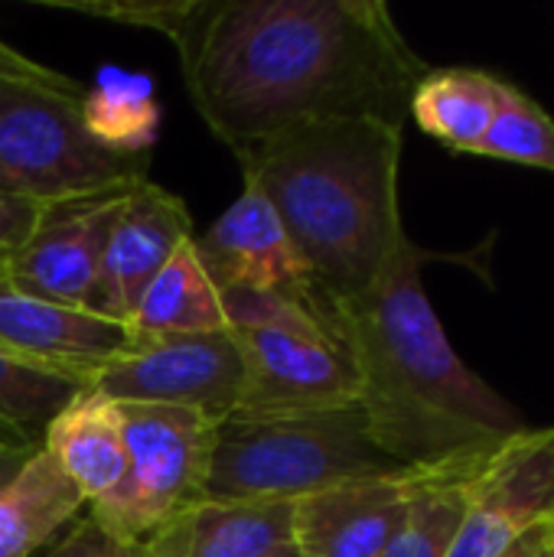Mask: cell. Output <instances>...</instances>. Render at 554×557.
<instances>
[{
	"mask_svg": "<svg viewBox=\"0 0 554 557\" xmlns=\"http://www.w3.org/2000/svg\"><path fill=\"white\" fill-rule=\"evenodd\" d=\"M554 525V428L516 434L477 483L451 557H503Z\"/></svg>",
	"mask_w": 554,
	"mask_h": 557,
	"instance_id": "11",
	"label": "cell"
},
{
	"mask_svg": "<svg viewBox=\"0 0 554 557\" xmlns=\"http://www.w3.org/2000/svg\"><path fill=\"white\" fill-rule=\"evenodd\" d=\"M503 85L506 82L500 75L483 69H428L411 95L408 114L447 150L480 157V147L500 111Z\"/></svg>",
	"mask_w": 554,
	"mask_h": 557,
	"instance_id": "17",
	"label": "cell"
},
{
	"mask_svg": "<svg viewBox=\"0 0 554 557\" xmlns=\"http://www.w3.org/2000/svg\"><path fill=\"white\" fill-rule=\"evenodd\" d=\"M0 346L91 379L131 346L124 323L91 310L49 304L0 284Z\"/></svg>",
	"mask_w": 554,
	"mask_h": 557,
	"instance_id": "14",
	"label": "cell"
},
{
	"mask_svg": "<svg viewBox=\"0 0 554 557\" xmlns=\"http://www.w3.org/2000/svg\"><path fill=\"white\" fill-rule=\"evenodd\" d=\"M242 385L245 366L238 343L229 330H219L157 339L131 336V346L108 362L88 388L114 405H163L196 411L219 428L235 414Z\"/></svg>",
	"mask_w": 554,
	"mask_h": 557,
	"instance_id": "9",
	"label": "cell"
},
{
	"mask_svg": "<svg viewBox=\"0 0 554 557\" xmlns=\"http://www.w3.org/2000/svg\"><path fill=\"white\" fill-rule=\"evenodd\" d=\"M193 248L219 294H304L313 287L278 212L255 189H245L206 235H193Z\"/></svg>",
	"mask_w": 554,
	"mask_h": 557,
	"instance_id": "13",
	"label": "cell"
},
{
	"mask_svg": "<svg viewBox=\"0 0 554 557\" xmlns=\"http://www.w3.org/2000/svg\"><path fill=\"white\" fill-rule=\"evenodd\" d=\"M88 388V379L0 346V441L39 450L46 428Z\"/></svg>",
	"mask_w": 554,
	"mask_h": 557,
	"instance_id": "20",
	"label": "cell"
},
{
	"mask_svg": "<svg viewBox=\"0 0 554 557\" xmlns=\"http://www.w3.org/2000/svg\"><path fill=\"white\" fill-rule=\"evenodd\" d=\"M173 46L199 117L232 153L323 121L405 127L428 75L382 0H199Z\"/></svg>",
	"mask_w": 554,
	"mask_h": 557,
	"instance_id": "1",
	"label": "cell"
},
{
	"mask_svg": "<svg viewBox=\"0 0 554 557\" xmlns=\"http://www.w3.org/2000/svg\"><path fill=\"white\" fill-rule=\"evenodd\" d=\"M127 193L111 189L42 206L29 238L0 258V284L49 304L88 310L98 264Z\"/></svg>",
	"mask_w": 554,
	"mask_h": 557,
	"instance_id": "10",
	"label": "cell"
},
{
	"mask_svg": "<svg viewBox=\"0 0 554 557\" xmlns=\"http://www.w3.org/2000/svg\"><path fill=\"white\" fill-rule=\"evenodd\" d=\"M49 7L59 10H75V13H88V16H104V20H118V23H131V26H147L163 33L170 42L180 39L183 26L189 23V16L196 13L199 0H183V3H91V0H46Z\"/></svg>",
	"mask_w": 554,
	"mask_h": 557,
	"instance_id": "24",
	"label": "cell"
},
{
	"mask_svg": "<svg viewBox=\"0 0 554 557\" xmlns=\"http://www.w3.org/2000/svg\"><path fill=\"white\" fill-rule=\"evenodd\" d=\"M235 157L245 189L278 212L313 290L330 304L369 290L411 242L398 209V124H304Z\"/></svg>",
	"mask_w": 554,
	"mask_h": 557,
	"instance_id": "3",
	"label": "cell"
},
{
	"mask_svg": "<svg viewBox=\"0 0 554 557\" xmlns=\"http://www.w3.org/2000/svg\"><path fill=\"white\" fill-rule=\"evenodd\" d=\"M186 242H193V219L180 196L150 180L131 189L111 225L88 310L127 326L144 290Z\"/></svg>",
	"mask_w": 554,
	"mask_h": 557,
	"instance_id": "12",
	"label": "cell"
},
{
	"mask_svg": "<svg viewBox=\"0 0 554 557\" xmlns=\"http://www.w3.org/2000/svg\"><path fill=\"white\" fill-rule=\"evenodd\" d=\"M127 330L134 339L229 330L222 294L209 281L206 268L199 264L193 242L180 245L176 255L167 261V268L144 290L134 317L127 320Z\"/></svg>",
	"mask_w": 554,
	"mask_h": 557,
	"instance_id": "19",
	"label": "cell"
},
{
	"mask_svg": "<svg viewBox=\"0 0 554 557\" xmlns=\"http://www.w3.org/2000/svg\"><path fill=\"white\" fill-rule=\"evenodd\" d=\"M402 470L372 441L359 405L216 428L196 503H297Z\"/></svg>",
	"mask_w": 554,
	"mask_h": 557,
	"instance_id": "5",
	"label": "cell"
},
{
	"mask_svg": "<svg viewBox=\"0 0 554 557\" xmlns=\"http://www.w3.org/2000/svg\"><path fill=\"white\" fill-rule=\"evenodd\" d=\"M554 535V525H549V529H542V532H535V535H529L526 542H519V545H513L509 552L503 557H535L549 542H552Z\"/></svg>",
	"mask_w": 554,
	"mask_h": 557,
	"instance_id": "28",
	"label": "cell"
},
{
	"mask_svg": "<svg viewBox=\"0 0 554 557\" xmlns=\"http://www.w3.org/2000/svg\"><path fill=\"white\" fill-rule=\"evenodd\" d=\"M509 441V437H506ZM506 441L480 444L441 460L411 463L385 476L356 480L294 503V545L300 557H382L408 509L434 486L487 470Z\"/></svg>",
	"mask_w": 554,
	"mask_h": 557,
	"instance_id": "8",
	"label": "cell"
},
{
	"mask_svg": "<svg viewBox=\"0 0 554 557\" xmlns=\"http://www.w3.org/2000/svg\"><path fill=\"white\" fill-rule=\"evenodd\" d=\"M85 91L0 42V193L56 206L147 183V153L91 137Z\"/></svg>",
	"mask_w": 554,
	"mask_h": 557,
	"instance_id": "4",
	"label": "cell"
},
{
	"mask_svg": "<svg viewBox=\"0 0 554 557\" xmlns=\"http://www.w3.org/2000/svg\"><path fill=\"white\" fill-rule=\"evenodd\" d=\"M127 548L131 542L114 539L91 516H85L69 529V535L49 552V557H127Z\"/></svg>",
	"mask_w": 554,
	"mask_h": 557,
	"instance_id": "25",
	"label": "cell"
},
{
	"mask_svg": "<svg viewBox=\"0 0 554 557\" xmlns=\"http://www.w3.org/2000/svg\"><path fill=\"white\" fill-rule=\"evenodd\" d=\"M480 157L535 166L554 173V121L552 114L516 85H503L500 111L480 147Z\"/></svg>",
	"mask_w": 554,
	"mask_h": 557,
	"instance_id": "23",
	"label": "cell"
},
{
	"mask_svg": "<svg viewBox=\"0 0 554 557\" xmlns=\"http://www.w3.org/2000/svg\"><path fill=\"white\" fill-rule=\"evenodd\" d=\"M490 467L473 476H464V480H454V483H444V486H434L431 493H424L408 509V519L402 522L398 535L392 539V545L385 548L382 557H451L454 542L464 529L467 509H470V496H473L477 483L490 473Z\"/></svg>",
	"mask_w": 554,
	"mask_h": 557,
	"instance_id": "22",
	"label": "cell"
},
{
	"mask_svg": "<svg viewBox=\"0 0 554 557\" xmlns=\"http://www.w3.org/2000/svg\"><path fill=\"white\" fill-rule=\"evenodd\" d=\"M33 454H36V450L10 447V444H3V441H0V486H3V483H10V480L23 470V463H26Z\"/></svg>",
	"mask_w": 554,
	"mask_h": 557,
	"instance_id": "27",
	"label": "cell"
},
{
	"mask_svg": "<svg viewBox=\"0 0 554 557\" xmlns=\"http://www.w3.org/2000/svg\"><path fill=\"white\" fill-rule=\"evenodd\" d=\"M222 304L245 366L242 401L229 421L359 405L356 366L313 287L304 294H222Z\"/></svg>",
	"mask_w": 554,
	"mask_h": 557,
	"instance_id": "6",
	"label": "cell"
},
{
	"mask_svg": "<svg viewBox=\"0 0 554 557\" xmlns=\"http://www.w3.org/2000/svg\"><path fill=\"white\" fill-rule=\"evenodd\" d=\"M424 258L408 242L369 290L327 300L359 375V408L372 441L402 467L532 428L513 401L454 352L421 281Z\"/></svg>",
	"mask_w": 554,
	"mask_h": 557,
	"instance_id": "2",
	"label": "cell"
},
{
	"mask_svg": "<svg viewBox=\"0 0 554 557\" xmlns=\"http://www.w3.org/2000/svg\"><path fill=\"white\" fill-rule=\"evenodd\" d=\"M127 467L91 519L121 542H144L180 509L196 503L216 424L196 411L163 405H121Z\"/></svg>",
	"mask_w": 554,
	"mask_h": 557,
	"instance_id": "7",
	"label": "cell"
},
{
	"mask_svg": "<svg viewBox=\"0 0 554 557\" xmlns=\"http://www.w3.org/2000/svg\"><path fill=\"white\" fill-rule=\"evenodd\" d=\"M535 557H554V535H552V542H549V545H545V548H542Z\"/></svg>",
	"mask_w": 554,
	"mask_h": 557,
	"instance_id": "30",
	"label": "cell"
},
{
	"mask_svg": "<svg viewBox=\"0 0 554 557\" xmlns=\"http://www.w3.org/2000/svg\"><path fill=\"white\" fill-rule=\"evenodd\" d=\"M157 101L140 75H104L85 91V124L91 137L118 153H147L157 137Z\"/></svg>",
	"mask_w": 554,
	"mask_h": 557,
	"instance_id": "21",
	"label": "cell"
},
{
	"mask_svg": "<svg viewBox=\"0 0 554 557\" xmlns=\"http://www.w3.org/2000/svg\"><path fill=\"white\" fill-rule=\"evenodd\" d=\"M42 450L56 457L62 473L91 506L104 499L124 476V421L121 405L85 388L49 428Z\"/></svg>",
	"mask_w": 554,
	"mask_h": 557,
	"instance_id": "16",
	"label": "cell"
},
{
	"mask_svg": "<svg viewBox=\"0 0 554 557\" xmlns=\"http://www.w3.org/2000/svg\"><path fill=\"white\" fill-rule=\"evenodd\" d=\"M82 506L88 503L75 483L62 473L56 457L39 447L23 470L0 486V557H33L82 512Z\"/></svg>",
	"mask_w": 554,
	"mask_h": 557,
	"instance_id": "18",
	"label": "cell"
},
{
	"mask_svg": "<svg viewBox=\"0 0 554 557\" xmlns=\"http://www.w3.org/2000/svg\"><path fill=\"white\" fill-rule=\"evenodd\" d=\"M294 545V503H189L144 539L150 557H271Z\"/></svg>",
	"mask_w": 554,
	"mask_h": 557,
	"instance_id": "15",
	"label": "cell"
},
{
	"mask_svg": "<svg viewBox=\"0 0 554 557\" xmlns=\"http://www.w3.org/2000/svg\"><path fill=\"white\" fill-rule=\"evenodd\" d=\"M39 215H42V206L39 202H29V199L0 193V258L7 251H13L20 242L29 238V232L36 228Z\"/></svg>",
	"mask_w": 554,
	"mask_h": 557,
	"instance_id": "26",
	"label": "cell"
},
{
	"mask_svg": "<svg viewBox=\"0 0 554 557\" xmlns=\"http://www.w3.org/2000/svg\"><path fill=\"white\" fill-rule=\"evenodd\" d=\"M271 557H300V552H297V545H287V548H281L278 555Z\"/></svg>",
	"mask_w": 554,
	"mask_h": 557,
	"instance_id": "29",
	"label": "cell"
}]
</instances>
